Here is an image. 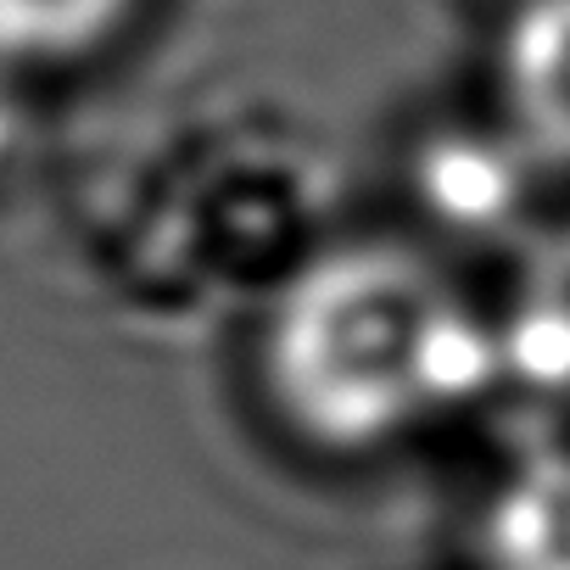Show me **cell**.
Masks as SVG:
<instances>
[{
	"label": "cell",
	"instance_id": "cell-1",
	"mask_svg": "<svg viewBox=\"0 0 570 570\" xmlns=\"http://www.w3.org/2000/svg\"><path fill=\"white\" fill-rule=\"evenodd\" d=\"M263 375L308 442L381 448L503 375L487 331L453 285L397 240H353L308 257L279 292Z\"/></svg>",
	"mask_w": 570,
	"mask_h": 570
},
{
	"label": "cell",
	"instance_id": "cell-2",
	"mask_svg": "<svg viewBox=\"0 0 570 570\" xmlns=\"http://www.w3.org/2000/svg\"><path fill=\"white\" fill-rule=\"evenodd\" d=\"M498 85L509 135L537 163L570 168V0H514L498 40Z\"/></svg>",
	"mask_w": 570,
	"mask_h": 570
},
{
	"label": "cell",
	"instance_id": "cell-3",
	"mask_svg": "<svg viewBox=\"0 0 570 570\" xmlns=\"http://www.w3.org/2000/svg\"><path fill=\"white\" fill-rule=\"evenodd\" d=\"M492 570H570V448L520 459L487 503Z\"/></svg>",
	"mask_w": 570,
	"mask_h": 570
},
{
	"label": "cell",
	"instance_id": "cell-4",
	"mask_svg": "<svg viewBox=\"0 0 570 570\" xmlns=\"http://www.w3.org/2000/svg\"><path fill=\"white\" fill-rule=\"evenodd\" d=\"M498 358L520 386L570 397V229L525 263L514 314L498 331Z\"/></svg>",
	"mask_w": 570,
	"mask_h": 570
},
{
	"label": "cell",
	"instance_id": "cell-5",
	"mask_svg": "<svg viewBox=\"0 0 570 570\" xmlns=\"http://www.w3.org/2000/svg\"><path fill=\"white\" fill-rule=\"evenodd\" d=\"M531 151L509 135V140H487V135H453L436 140L425 151V196L431 207L459 224V229H492L509 224L525 202V174H531Z\"/></svg>",
	"mask_w": 570,
	"mask_h": 570
},
{
	"label": "cell",
	"instance_id": "cell-6",
	"mask_svg": "<svg viewBox=\"0 0 570 570\" xmlns=\"http://www.w3.org/2000/svg\"><path fill=\"white\" fill-rule=\"evenodd\" d=\"M140 0H0V68H51L107 46Z\"/></svg>",
	"mask_w": 570,
	"mask_h": 570
},
{
	"label": "cell",
	"instance_id": "cell-7",
	"mask_svg": "<svg viewBox=\"0 0 570 570\" xmlns=\"http://www.w3.org/2000/svg\"><path fill=\"white\" fill-rule=\"evenodd\" d=\"M7 73L12 68H0V168L18 157V140H23V101H18V90H12Z\"/></svg>",
	"mask_w": 570,
	"mask_h": 570
}]
</instances>
